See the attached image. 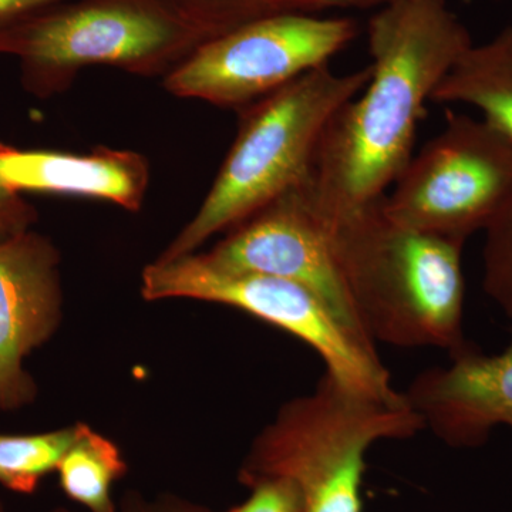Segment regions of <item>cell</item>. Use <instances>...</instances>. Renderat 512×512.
Wrapping results in <instances>:
<instances>
[{
  "mask_svg": "<svg viewBox=\"0 0 512 512\" xmlns=\"http://www.w3.org/2000/svg\"><path fill=\"white\" fill-rule=\"evenodd\" d=\"M0 512H8V511H6L5 504H3L2 500H0Z\"/></svg>",
  "mask_w": 512,
  "mask_h": 512,
  "instance_id": "obj_24",
  "label": "cell"
},
{
  "mask_svg": "<svg viewBox=\"0 0 512 512\" xmlns=\"http://www.w3.org/2000/svg\"><path fill=\"white\" fill-rule=\"evenodd\" d=\"M372 76L340 107L302 184L319 218L382 198L410 158L426 101L474 45L447 0H393L370 19Z\"/></svg>",
  "mask_w": 512,
  "mask_h": 512,
  "instance_id": "obj_1",
  "label": "cell"
},
{
  "mask_svg": "<svg viewBox=\"0 0 512 512\" xmlns=\"http://www.w3.org/2000/svg\"><path fill=\"white\" fill-rule=\"evenodd\" d=\"M49 512H72L67 508L57 507ZM117 512H211L200 504L173 494H161L154 498H144L138 493H128L121 500Z\"/></svg>",
  "mask_w": 512,
  "mask_h": 512,
  "instance_id": "obj_20",
  "label": "cell"
},
{
  "mask_svg": "<svg viewBox=\"0 0 512 512\" xmlns=\"http://www.w3.org/2000/svg\"><path fill=\"white\" fill-rule=\"evenodd\" d=\"M403 396L446 446H484L497 427L512 430V343L493 355L470 343L414 377Z\"/></svg>",
  "mask_w": 512,
  "mask_h": 512,
  "instance_id": "obj_11",
  "label": "cell"
},
{
  "mask_svg": "<svg viewBox=\"0 0 512 512\" xmlns=\"http://www.w3.org/2000/svg\"><path fill=\"white\" fill-rule=\"evenodd\" d=\"M370 76V66L336 74L325 64L239 110L237 137L207 197L158 259L195 254L214 235L305 183L329 121Z\"/></svg>",
  "mask_w": 512,
  "mask_h": 512,
  "instance_id": "obj_3",
  "label": "cell"
},
{
  "mask_svg": "<svg viewBox=\"0 0 512 512\" xmlns=\"http://www.w3.org/2000/svg\"><path fill=\"white\" fill-rule=\"evenodd\" d=\"M66 0H0V28Z\"/></svg>",
  "mask_w": 512,
  "mask_h": 512,
  "instance_id": "obj_22",
  "label": "cell"
},
{
  "mask_svg": "<svg viewBox=\"0 0 512 512\" xmlns=\"http://www.w3.org/2000/svg\"><path fill=\"white\" fill-rule=\"evenodd\" d=\"M140 291L148 302L190 299L248 313L308 345L325 363V372L343 386L379 400L402 397L394 390L376 345L353 332L305 286L218 268L195 252L148 264L141 274Z\"/></svg>",
  "mask_w": 512,
  "mask_h": 512,
  "instance_id": "obj_6",
  "label": "cell"
},
{
  "mask_svg": "<svg viewBox=\"0 0 512 512\" xmlns=\"http://www.w3.org/2000/svg\"><path fill=\"white\" fill-rule=\"evenodd\" d=\"M0 178L13 190L74 195L111 202L138 212L150 187V163L143 154L99 146L87 154L30 148L0 141Z\"/></svg>",
  "mask_w": 512,
  "mask_h": 512,
  "instance_id": "obj_12",
  "label": "cell"
},
{
  "mask_svg": "<svg viewBox=\"0 0 512 512\" xmlns=\"http://www.w3.org/2000/svg\"><path fill=\"white\" fill-rule=\"evenodd\" d=\"M192 23L207 40L249 20L278 12L268 0H163Z\"/></svg>",
  "mask_w": 512,
  "mask_h": 512,
  "instance_id": "obj_17",
  "label": "cell"
},
{
  "mask_svg": "<svg viewBox=\"0 0 512 512\" xmlns=\"http://www.w3.org/2000/svg\"><path fill=\"white\" fill-rule=\"evenodd\" d=\"M224 512H241V508H239V505H237V507L229 508L228 511H224Z\"/></svg>",
  "mask_w": 512,
  "mask_h": 512,
  "instance_id": "obj_23",
  "label": "cell"
},
{
  "mask_svg": "<svg viewBox=\"0 0 512 512\" xmlns=\"http://www.w3.org/2000/svg\"><path fill=\"white\" fill-rule=\"evenodd\" d=\"M207 37L163 0H66L0 28L26 93L47 100L87 67L167 76Z\"/></svg>",
  "mask_w": 512,
  "mask_h": 512,
  "instance_id": "obj_5",
  "label": "cell"
},
{
  "mask_svg": "<svg viewBox=\"0 0 512 512\" xmlns=\"http://www.w3.org/2000/svg\"><path fill=\"white\" fill-rule=\"evenodd\" d=\"M485 232L483 288L512 320V198Z\"/></svg>",
  "mask_w": 512,
  "mask_h": 512,
  "instance_id": "obj_16",
  "label": "cell"
},
{
  "mask_svg": "<svg viewBox=\"0 0 512 512\" xmlns=\"http://www.w3.org/2000/svg\"><path fill=\"white\" fill-rule=\"evenodd\" d=\"M278 12H295L313 15L329 9H382L393 0H268Z\"/></svg>",
  "mask_w": 512,
  "mask_h": 512,
  "instance_id": "obj_21",
  "label": "cell"
},
{
  "mask_svg": "<svg viewBox=\"0 0 512 512\" xmlns=\"http://www.w3.org/2000/svg\"><path fill=\"white\" fill-rule=\"evenodd\" d=\"M383 197L318 217L360 325L375 345L460 352L464 244L392 220Z\"/></svg>",
  "mask_w": 512,
  "mask_h": 512,
  "instance_id": "obj_2",
  "label": "cell"
},
{
  "mask_svg": "<svg viewBox=\"0 0 512 512\" xmlns=\"http://www.w3.org/2000/svg\"><path fill=\"white\" fill-rule=\"evenodd\" d=\"M430 101L476 107L485 123L512 144V26L484 45L468 47L444 74Z\"/></svg>",
  "mask_w": 512,
  "mask_h": 512,
  "instance_id": "obj_13",
  "label": "cell"
},
{
  "mask_svg": "<svg viewBox=\"0 0 512 512\" xmlns=\"http://www.w3.org/2000/svg\"><path fill=\"white\" fill-rule=\"evenodd\" d=\"M128 466L113 440L84 423L59 466V485L67 498L90 512H117L113 487L126 476Z\"/></svg>",
  "mask_w": 512,
  "mask_h": 512,
  "instance_id": "obj_14",
  "label": "cell"
},
{
  "mask_svg": "<svg viewBox=\"0 0 512 512\" xmlns=\"http://www.w3.org/2000/svg\"><path fill=\"white\" fill-rule=\"evenodd\" d=\"M359 26L349 18L274 12L201 43L164 77L168 93L242 110L329 64Z\"/></svg>",
  "mask_w": 512,
  "mask_h": 512,
  "instance_id": "obj_8",
  "label": "cell"
},
{
  "mask_svg": "<svg viewBox=\"0 0 512 512\" xmlns=\"http://www.w3.org/2000/svg\"><path fill=\"white\" fill-rule=\"evenodd\" d=\"M424 430L402 397L379 400L320 377L313 392L286 402L252 440L239 484L285 478L298 487L303 512H363L366 457L380 441Z\"/></svg>",
  "mask_w": 512,
  "mask_h": 512,
  "instance_id": "obj_4",
  "label": "cell"
},
{
  "mask_svg": "<svg viewBox=\"0 0 512 512\" xmlns=\"http://www.w3.org/2000/svg\"><path fill=\"white\" fill-rule=\"evenodd\" d=\"M39 221V212L22 192L13 190L0 178V242L30 231Z\"/></svg>",
  "mask_w": 512,
  "mask_h": 512,
  "instance_id": "obj_19",
  "label": "cell"
},
{
  "mask_svg": "<svg viewBox=\"0 0 512 512\" xmlns=\"http://www.w3.org/2000/svg\"><path fill=\"white\" fill-rule=\"evenodd\" d=\"M511 198L510 141L484 120L448 114L382 202L399 224L466 244Z\"/></svg>",
  "mask_w": 512,
  "mask_h": 512,
  "instance_id": "obj_7",
  "label": "cell"
},
{
  "mask_svg": "<svg viewBox=\"0 0 512 512\" xmlns=\"http://www.w3.org/2000/svg\"><path fill=\"white\" fill-rule=\"evenodd\" d=\"M202 256L218 268L275 276L305 286L353 332L372 342L360 325L328 235L302 184L232 228Z\"/></svg>",
  "mask_w": 512,
  "mask_h": 512,
  "instance_id": "obj_9",
  "label": "cell"
},
{
  "mask_svg": "<svg viewBox=\"0 0 512 512\" xmlns=\"http://www.w3.org/2000/svg\"><path fill=\"white\" fill-rule=\"evenodd\" d=\"M248 500L241 512H303L302 495L292 481L266 478L248 487Z\"/></svg>",
  "mask_w": 512,
  "mask_h": 512,
  "instance_id": "obj_18",
  "label": "cell"
},
{
  "mask_svg": "<svg viewBox=\"0 0 512 512\" xmlns=\"http://www.w3.org/2000/svg\"><path fill=\"white\" fill-rule=\"evenodd\" d=\"M77 436V423L35 434L0 433V485L16 494L36 493Z\"/></svg>",
  "mask_w": 512,
  "mask_h": 512,
  "instance_id": "obj_15",
  "label": "cell"
},
{
  "mask_svg": "<svg viewBox=\"0 0 512 512\" xmlns=\"http://www.w3.org/2000/svg\"><path fill=\"white\" fill-rule=\"evenodd\" d=\"M63 318L60 252L30 231L0 242V413L35 402L26 359L49 342Z\"/></svg>",
  "mask_w": 512,
  "mask_h": 512,
  "instance_id": "obj_10",
  "label": "cell"
}]
</instances>
